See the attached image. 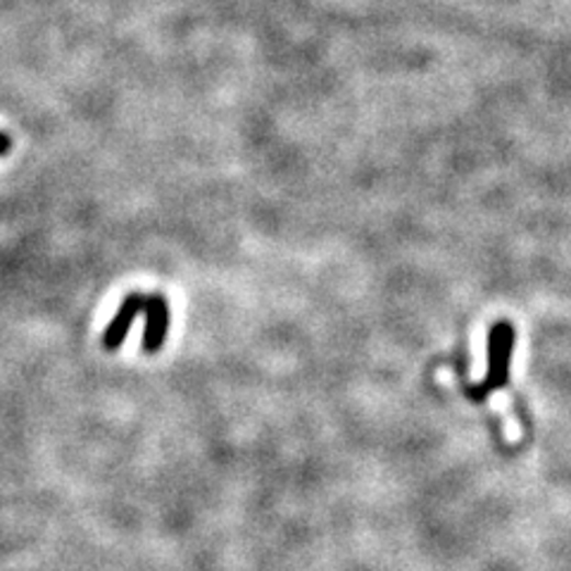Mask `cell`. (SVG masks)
Masks as SVG:
<instances>
[{"label": "cell", "mask_w": 571, "mask_h": 571, "mask_svg": "<svg viewBox=\"0 0 571 571\" xmlns=\"http://www.w3.org/2000/svg\"><path fill=\"white\" fill-rule=\"evenodd\" d=\"M514 350V326L510 322H497L489 334V374L479 383L467 389L471 400H485L503 389L510 379V357Z\"/></svg>", "instance_id": "1"}, {"label": "cell", "mask_w": 571, "mask_h": 571, "mask_svg": "<svg viewBox=\"0 0 571 571\" xmlns=\"http://www.w3.org/2000/svg\"><path fill=\"white\" fill-rule=\"evenodd\" d=\"M146 303H148V295H141V293H132L124 298V303L120 305L117 314H114L112 322L105 328V336H103L105 350H117L122 346L128 332H132L134 320L141 312H146Z\"/></svg>", "instance_id": "2"}, {"label": "cell", "mask_w": 571, "mask_h": 571, "mask_svg": "<svg viewBox=\"0 0 571 571\" xmlns=\"http://www.w3.org/2000/svg\"><path fill=\"white\" fill-rule=\"evenodd\" d=\"M169 332V303L160 293L148 295L146 303V332H143V350L157 352Z\"/></svg>", "instance_id": "3"}, {"label": "cell", "mask_w": 571, "mask_h": 571, "mask_svg": "<svg viewBox=\"0 0 571 571\" xmlns=\"http://www.w3.org/2000/svg\"><path fill=\"white\" fill-rule=\"evenodd\" d=\"M10 148H12V141H10V136H8L5 132H0V157L8 155V153H10Z\"/></svg>", "instance_id": "4"}]
</instances>
